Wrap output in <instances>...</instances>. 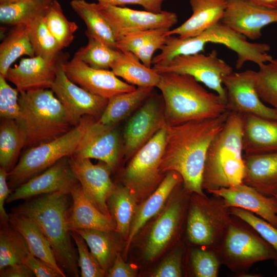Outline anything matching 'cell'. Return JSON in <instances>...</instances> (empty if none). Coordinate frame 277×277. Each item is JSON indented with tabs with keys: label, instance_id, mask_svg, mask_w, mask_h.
I'll return each instance as SVG.
<instances>
[{
	"label": "cell",
	"instance_id": "6da1fadb",
	"mask_svg": "<svg viewBox=\"0 0 277 277\" xmlns=\"http://www.w3.org/2000/svg\"><path fill=\"white\" fill-rule=\"evenodd\" d=\"M188 121L174 126L167 125L165 143L160 166L164 175L179 173L183 187L189 193L204 194L202 176L209 147L223 127L229 114Z\"/></svg>",
	"mask_w": 277,
	"mask_h": 277
},
{
	"label": "cell",
	"instance_id": "7a4b0ae2",
	"mask_svg": "<svg viewBox=\"0 0 277 277\" xmlns=\"http://www.w3.org/2000/svg\"><path fill=\"white\" fill-rule=\"evenodd\" d=\"M71 207L70 192L58 191L27 199L12 212L33 221L50 243L56 261L66 275L78 277V258L72 243L69 224Z\"/></svg>",
	"mask_w": 277,
	"mask_h": 277
},
{
	"label": "cell",
	"instance_id": "3957f363",
	"mask_svg": "<svg viewBox=\"0 0 277 277\" xmlns=\"http://www.w3.org/2000/svg\"><path fill=\"white\" fill-rule=\"evenodd\" d=\"M160 75L156 87L163 96L167 125L213 118L228 110L217 94L207 90L193 77L172 72Z\"/></svg>",
	"mask_w": 277,
	"mask_h": 277
},
{
	"label": "cell",
	"instance_id": "277c9868",
	"mask_svg": "<svg viewBox=\"0 0 277 277\" xmlns=\"http://www.w3.org/2000/svg\"><path fill=\"white\" fill-rule=\"evenodd\" d=\"M243 114L230 111L226 122L208 149L202 188L208 192L243 183L245 164Z\"/></svg>",
	"mask_w": 277,
	"mask_h": 277
},
{
	"label": "cell",
	"instance_id": "5b68a950",
	"mask_svg": "<svg viewBox=\"0 0 277 277\" xmlns=\"http://www.w3.org/2000/svg\"><path fill=\"white\" fill-rule=\"evenodd\" d=\"M20 114L16 120L31 147L55 139L75 126L50 89L19 92Z\"/></svg>",
	"mask_w": 277,
	"mask_h": 277
},
{
	"label": "cell",
	"instance_id": "8992f818",
	"mask_svg": "<svg viewBox=\"0 0 277 277\" xmlns=\"http://www.w3.org/2000/svg\"><path fill=\"white\" fill-rule=\"evenodd\" d=\"M214 251L221 264L239 273L259 262L277 261L274 249L248 223L234 215Z\"/></svg>",
	"mask_w": 277,
	"mask_h": 277
},
{
	"label": "cell",
	"instance_id": "52a82bcc",
	"mask_svg": "<svg viewBox=\"0 0 277 277\" xmlns=\"http://www.w3.org/2000/svg\"><path fill=\"white\" fill-rule=\"evenodd\" d=\"M92 116H85L66 133L32 146L24 152L8 173V184L13 190L40 174L60 160L72 155L76 150Z\"/></svg>",
	"mask_w": 277,
	"mask_h": 277
},
{
	"label": "cell",
	"instance_id": "ba28073f",
	"mask_svg": "<svg viewBox=\"0 0 277 277\" xmlns=\"http://www.w3.org/2000/svg\"><path fill=\"white\" fill-rule=\"evenodd\" d=\"M186 219V235L190 243L215 250L232 215L222 198L191 193Z\"/></svg>",
	"mask_w": 277,
	"mask_h": 277
},
{
	"label": "cell",
	"instance_id": "9c48e42d",
	"mask_svg": "<svg viewBox=\"0 0 277 277\" xmlns=\"http://www.w3.org/2000/svg\"><path fill=\"white\" fill-rule=\"evenodd\" d=\"M167 125L159 131L130 159L122 181L135 195L138 202L148 197L165 175L160 171L164 148Z\"/></svg>",
	"mask_w": 277,
	"mask_h": 277
},
{
	"label": "cell",
	"instance_id": "30bf717a",
	"mask_svg": "<svg viewBox=\"0 0 277 277\" xmlns=\"http://www.w3.org/2000/svg\"><path fill=\"white\" fill-rule=\"evenodd\" d=\"M153 68L160 74L172 72L190 75L213 90L227 104L222 77L233 72V69L218 56L215 50L207 55L199 53L177 55L165 64L154 65Z\"/></svg>",
	"mask_w": 277,
	"mask_h": 277
},
{
	"label": "cell",
	"instance_id": "8fae6325",
	"mask_svg": "<svg viewBox=\"0 0 277 277\" xmlns=\"http://www.w3.org/2000/svg\"><path fill=\"white\" fill-rule=\"evenodd\" d=\"M97 6L100 12L112 29L116 41L135 32L156 29L170 30L178 21L177 15L172 12L153 13L98 3Z\"/></svg>",
	"mask_w": 277,
	"mask_h": 277
},
{
	"label": "cell",
	"instance_id": "7c38bea8",
	"mask_svg": "<svg viewBox=\"0 0 277 277\" xmlns=\"http://www.w3.org/2000/svg\"><path fill=\"white\" fill-rule=\"evenodd\" d=\"M256 71L246 70L232 72L222 77L227 93V106L230 111L255 115L277 121V109L266 106L255 87Z\"/></svg>",
	"mask_w": 277,
	"mask_h": 277
},
{
	"label": "cell",
	"instance_id": "4fadbf2b",
	"mask_svg": "<svg viewBox=\"0 0 277 277\" xmlns=\"http://www.w3.org/2000/svg\"><path fill=\"white\" fill-rule=\"evenodd\" d=\"M67 58L68 56L66 57L60 63L50 89L65 107L76 126L85 116L100 118L108 100L91 93L67 76L63 64Z\"/></svg>",
	"mask_w": 277,
	"mask_h": 277
},
{
	"label": "cell",
	"instance_id": "5bb4252c",
	"mask_svg": "<svg viewBox=\"0 0 277 277\" xmlns=\"http://www.w3.org/2000/svg\"><path fill=\"white\" fill-rule=\"evenodd\" d=\"M150 95L127 123L123 134L122 152L125 159H130L159 131L167 124L164 107Z\"/></svg>",
	"mask_w": 277,
	"mask_h": 277
},
{
	"label": "cell",
	"instance_id": "9a60e30c",
	"mask_svg": "<svg viewBox=\"0 0 277 277\" xmlns=\"http://www.w3.org/2000/svg\"><path fill=\"white\" fill-rule=\"evenodd\" d=\"M69 161L87 199L102 213L112 216L107 201L116 185L110 177L112 172L111 168L101 161L94 164L90 159H77L70 156Z\"/></svg>",
	"mask_w": 277,
	"mask_h": 277
},
{
	"label": "cell",
	"instance_id": "2e32d148",
	"mask_svg": "<svg viewBox=\"0 0 277 277\" xmlns=\"http://www.w3.org/2000/svg\"><path fill=\"white\" fill-rule=\"evenodd\" d=\"M184 188L169 202L152 225L144 247V257L153 261L177 234L185 216L189 198Z\"/></svg>",
	"mask_w": 277,
	"mask_h": 277
},
{
	"label": "cell",
	"instance_id": "e0dca14e",
	"mask_svg": "<svg viewBox=\"0 0 277 277\" xmlns=\"http://www.w3.org/2000/svg\"><path fill=\"white\" fill-rule=\"evenodd\" d=\"M115 125H105L93 117L81 141L71 156L77 159H95L106 163L113 171L118 163L121 142Z\"/></svg>",
	"mask_w": 277,
	"mask_h": 277
},
{
	"label": "cell",
	"instance_id": "ac0fdd59",
	"mask_svg": "<svg viewBox=\"0 0 277 277\" xmlns=\"http://www.w3.org/2000/svg\"><path fill=\"white\" fill-rule=\"evenodd\" d=\"M63 69L72 82L92 94L108 100L136 89L134 86L119 79L111 70L95 69L73 58L64 63Z\"/></svg>",
	"mask_w": 277,
	"mask_h": 277
},
{
	"label": "cell",
	"instance_id": "d6986e66",
	"mask_svg": "<svg viewBox=\"0 0 277 277\" xmlns=\"http://www.w3.org/2000/svg\"><path fill=\"white\" fill-rule=\"evenodd\" d=\"M79 183L71 169L69 157H65L13 190L6 202L27 200L58 191L70 192Z\"/></svg>",
	"mask_w": 277,
	"mask_h": 277
},
{
	"label": "cell",
	"instance_id": "ffe728a7",
	"mask_svg": "<svg viewBox=\"0 0 277 277\" xmlns=\"http://www.w3.org/2000/svg\"><path fill=\"white\" fill-rule=\"evenodd\" d=\"M67 54L50 59L39 56L22 58L18 65L10 67L5 77L19 92L50 89L61 61Z\"/></svg>",
	"mask_w": 277,
	"mask_h": 277
},
{
	"label": "cell",
	"instance_id": "44dd1931",
	"mask_svg": "<svg viewBox=\"0 0 277 277\" xmlns=\"http://www.w3.org/2000/svg\"><path fill=\"white\" fill-rule=\"evenodd\" d=\"M221 22L247 38L255 40L262 36L263 28L277 23V9L259 8L245 0H226Z\"/></svg>",
	"mask_w": 277,
	"mask_h": 277
},
{
	"label": "cell",
	"instance_id": "7402d4cb",
	"mask_svg": "<svg viewBox=\"0 0 277 277\" xmlns=\"http://www.w3.org/2000/svg\"><path fill=\"white\" fill-rule=\"evenodd\" d=\"M207 192L222 198L228 207L248 211L277 228V200L274 196H266L243 183Z\"/></svg>",
	"mask_w": 277,
	"mask_h": 277
},
{
	"label": "cell",
	"instance_id": "603a6c76",
	"mask_svg": "<svg viewBox=\"0 0 277 277\" xmlns=\"http://www.w3.org/2000/svg\"><path fill=\"white\" fill-rule=\"evenodd\" d=\"M182 183V178L179 173L169 171L157 188L137 205L126 241L125 253L128 251L133 239L140 229L150 219L162 211L172 191Z\"/></svg>",
	"mask_w": 277,
	"mask_h": 277
},
{
	"label": "cell",
	"instance_id": "cb8c5ba5",
	"mask_svg": "<svg viewBox=\"0 0 277 277\" xmlns=\"http://www.w3.org/2000/svg\"><path fill=\"white\" fill-rule=\"evenodd\" d=\"M244 155L277 152V121L243 114Z\"/></svg>",
	"mask_w": 277,
	"mask_h": 277
},
{
	"label": "cell",
	"instance_id": "d4e9b609",
	"mask_svg": "<svg viewBox=\"0 0 277 277\" xmlns=\"http://www.w3.org/2000/svg\"><path fill=\"white\" fill-rule=\"evenodd\" d=\"M191 16L180 26L166 32V36L178 35L181 38L197 36L220 22L226 0H190Z\"/></svg>",
	"mask_w": 277,
	"mask_h": 277
},
{
	"label": "cell",
	"instance_id": "484cf974",
	"mask_svg": "<svg viewBox=\"0 0 277 277\" xmlns=\"http://www.w3.org/2000/svg\"><path fill=\"white\" fill-rule=\"evenodd\" d=\"M70 194L72 207L69 224L71 231L94 229L115 231L116 224L113 218L103 214L92 204L80 183L72 188Z\"/></svg>",
	"mask_w": 277,
	"mask_h": 277
},
{
	"label": "cell",
	"instance_id": "4316f807",
	"mask_svg": "<svg viewBox=\"0 0 277 277\" xmlns=\"http://www.w3.org/2000/svg\"><path fill=\"white\" fill-rule=\"evenodd\" d=\"M243 183L266 196L277 193V152L244 155Z\"/></svg>",
	"mask_w": 277,
	"mask_h": 277
},
{
	"label": "cell",
	"instance_id": "83f0119b",
	"mask_svg": "<svg viewBox=\"0 0 277 277\" xmlns=\"http://www.w3.org/2000/svg\"><path fill=\"white\" fill-rule=\"evenodd\" d=\"M9 225L19 232L27 242L30 252L54 269L61 277L66 276L58 265L51 246L38 226L28 217L12 212Z\"/></svg>",
	"mask_w": 277,
	"mask_h": 277
},
{
	"label": "cell",
	"instance_id": "f1b7e54d",
	"mask_svg": "<svg viewBox=\"0 0 277 277\" xmlns=\"http://www.w3.org/2000/svg\"><path fill=\"white\" fill-rule=\"evenodd\" d=\"M169 30L156 29L131 33L117 40L116 47L121 51L132 52L144 65L151 68L153 54L164 43Z\"/></svg>",
	"mask_w": 277,
	"mask_h": 277
},
{
	"label": "cell",
	"instance_id": "f546056e",
	"mask_svg": "<svg viewBox=\"0 0 277 277\" xmlns=\"http://www.w3.org/2000/svg\"><path fill=\"white\" fill-rule=\"evenodd\" d=\"M111 70L127 83L138 87H156L161 77L160 74L153 68L146 67L129 51H122Z\"/></svg>",
	"mask_w": 277,
	"mask_h": 277
},
{
	"label": "cell",
	"instance_id": "4dcf8cb0",
	"mask_svg": "<svg viewBox=\"0 0 277 277\" xmlns=\"http://www.w3.org/2000/svg\"><path fill=\"white\" fill-rule=\"evenodd\" d=\"M29 29V24L13 26L2 41L0 44V75L5 76L12 64L21 56H35Z\"/></svg>",
	"mask_w": 277,
	"mask_h": 277
},
{
	"label": "cell",
	"instance_id": "1f68e13d",
	"mask_svg": "<svg viewBox=\"0 0 277 277\" xmlns=\"http://www.w3.org/2000/svg\"><path fill=\"white\" fill-rule=\"evenodd\" d=\"M135 195L127 187L116 185L109 197L107 205L116 224L115 232L127 241L137 207Z\"/></svg>",
	"mask_w": 277,
	"mask_h": 277
},
{
	"label": "cell",
	"instance_id": "d6a6232c",
	"mask_svg": "<svg viewBox=\"0 0 277 277\" xmlns=\"http://www.w3.org/2000/svg\"><path fill=\"white\" fill-rule=\"evenodd\" d=\"M153 87H138L108 100L98 121L103 124L115 125L134 110L138 108L151 94Z\"/></svg>",
	"mask_w": 277,
	"mask_h": 277
},
{
	"label": "cell",
	"instance_id": "836d02e7",
	"mask_svg": "<svg viewBox=\"0 0 277 277\" xmlns=\"http://www.w3.org/2000/svg\"><path fill=\"white\" fill-rule=\"evenodd\" d=\"M70 6L73 11L85 22L88 38L92 37L109 47L118 50L112 30L99 11L97 3L85 0H72Z\"/></svg>",
	"mask_w": 277,
	"mask_h": 277
},
{
	"label": "cell",
	"instance_id": "e575fe53",
	"mask_svg": "<svg viewBox=\"0 0 277 277\" xmlns=\"http://www.w3.org/2000/svg\"><path fill=\"white\" fill-rule=\"evenodd\" d=\"M0 125V165L9 172L16 164L26 134L16 120L1 118Z\"/></svg>",
	"mask_w": 277,
	"mask_h": 277
},
{
	"label": "cell",
	"instance_id": "d590c367",
	"mask_svg": "<svg viewBox=\"0 0 277 277\" xmlns=\"http://www.w3.org/2000/svg\"><path fill=\"white\" fill-rule=\"evenodd\" d=\"M53 0H21L0 5L1 24L13 26L28 24L43 15Z\"/></svg>",
	"mask_w": 277,
	"mask_h": 277
},
{
	"label": "cell",
	"instance_id": "8d00e7d4",
	"mask_svg": "<svg viewBox=\"0 0 277 277\" xmlns=\"http://www.w3.org/2000/svg\"><path fill=\"white\" fill-rule=\"evenodd\" d=\"M85 240L91 252L106 272L112 264L117 251V246L113 231L94 229L74 230Z\"/></svg>",
	"mask_w": 277,
	"mask_h": 277
},
{
	"label": "cell",
	"instance_id": "74e56055",
	"mask_svg": "<svg viewBox=\"0 0 277 277\" xmlns=\"http://www.w3.org/2000/svg\"><path fill=\"white\" fill-rule=\"evenodd\" d=\"M25 239L9 224L1 225L0 269L22 263L30 253Z\"/></svg>",
	"mask_w": 277,
	"mask_h": 277
},
{
	"label": "cell",
	"instance_id": "f35d334b",
	"mask_svg": "<svg viewBox=\"0 0 277 277\" xmlns=\"http://www.w3.org/2000/svg\"><path fill=\"white\" fill-rule=\"evenodd\" d=\"M122 54V51L113 49L95 38L89 37L87 45L80 48L72 58L82 61L95 69L109 70Z\"/></svg>",
	"mask_w": 277,
	"mask_h": 277
},
{
	"label": "cell",
	"instance_id": "ab89813d",
	"mask_svg": "<svg viewBox=\"0 0 277 277\" xmlns=\"http://www.w3.org/2000/svg\"><path fill=\"white\" fill-rule=\"evenodd\" d=\"M44 19L48 30L62 49L72 43L78 26L66 18L57 0H53L50 4L44 14Z\"/></svg>",
	"mask_w": 277,
	"mask_h": 277
},
{
	"label": "cell",
	"instance_id": "60d3db41",
	"mask_svg": "<svg viewBox=\"0 0 277 277\" xmlns=\"http://www.w3.org/2000/svg\"><path fill=\"white\" fill-rule=\"evenodd\" d=\"M29 24V37L35 56L46 58L59 57L62 48L48 30L44 15Z\"/></svg>",
	"mask_w": 277,
	"mask_h": 277
},
{
	"label": "cell",
	"instance_id": "b9f144b4",
	"mask_svg": "<svg viewBox=\"0 0 277 277\" xmlns=\"http://www.w3.org/2000/svg\"><path fill=\"white\" fill-rule=\"evenodd\" d=\"M255 87L262 101L277 109V58L259 66Z\"/></svg>",
	"mask_w": 277,
	"mask_h": 277
},
{
	"label": "cell",
	"instance_id": "7bdbcfd3",
	"mask_svg": "<svg viewBox=\"0 0 277 277\" xmlns=\"http://www.w3.org/2000/svg\"><path fill=\"white\" fill-rule=\"evenodd\" d=\"M190 260L195 276H217L221 263L214 250L198 247L191 250Z\"/></svg>",
	"mask_w": 277,
	"mask_h": 277
},
{
	"label": "cell",
	"instance_id": "ee69618b",
	"mask_svg": "<svg viewBox=\"0 0 277 277\" xmlns=\"http://www.w3.org/2000/svg\"><path fill=\"white\" fill-rule=\"evenodd\" d=\"M77 249L78 266L82 277H103L106 272L101 267L97 260L89 251L87 244L84 238L76 231H70Z\"/></svg>",
	"mask_w": 277,
	"mask_h": 277
},
{
	"label": "cell",
	"instance_id": "f6af8a7d",
	"mask_svg": "<svg viewBox=\"0 0 277 277\" xmlns=\"http://www.w3.org/2000/svg\"><path fill=\"white\" fill-rule=\"evenodd\" d=\"M229 208L232 215L239 217L251 226L274 249L277 253L276 227L248 211L235 207Z\"/></svg>",
	"mask_w": 277,
	"mask_h": 277
},
{
	"label": "cell",
	"instance_id": "bcb514c9",
	"mask_svg": "<svg viewBox=\"0 0 277 277\" xmlns=\"http://www.w3.org/2000/svg\"><path fill=\"white\" fill-rule=\"evenodd\" d=\"M6 80L5 76L0 75V116L2 119L17 120L20 114L19 92Z\"/></svg>",
	"mask_w": 277,
	"mask_h": 277
},
{
	"label": "cell",
	"instance_id": "7dc6e473",
	"mask_svg": "<svg viewBox=\"0 0 277 277\" xmlns=\"http://www.w3.org/2000/svg\"><path fill=\"white\" fill-rule=\"evenodd\" d=\"M183 249L178 247L151 274L152 277H181L183 276Z\"/></svg>",
	"mask_w": 277,
	"mask_h": 277
},
{
	"label": "cell",
	"instance_id": "c3c4849f",
	"mask_svg": "<svg viewBox=\"0 0 277 277\" xmlns=\"http://www.w3.org/2000/svg\"><path fill=\"white\" fill-rule=\"evenodd\" d=\"M98 3L103 5H111L123 7L126 5H138L146 11L153 13H160L162 6L165 0H97Z\"/></svg>",
	"mask_w": 277,
	"mask_h": 277
},
{
	"label": "cell",
	"instance_id": "681fc988",
	"mask_svg": "<svg viewBox=\"0 0 277 277\" xmlns=\"http://www.w3.org/2000/svg\"><path fill=\"white\" fill-rule=\"evenodd\" d=\"M23 263L32 270L36 277H61V275L48 264L33 255L31 252L25 258Z\"/></svg>",
	"mask_w": 277,
	"mask_h": 277
},
{
	"label": "cell",
	"instance_id": "f907efd6",
	"mask_svg": "<svg viewBox=\"0 0 277 277\" xmlns=\"http://www.w3.org/2000/svg\"><path fill=\"white\" fill-rule=\"evenodd\" d=\"M137 273L136 269L131 265L125 262L118 252L114 261L107 270L106 276L108 277H134Z\"/></svg>",
	"mask_w": 277,
	"mask_h": 277
},
{
	"label": "cell",
	"instance_id": "816d5d0a",
	"mask_svg": "<svg viewBox=\"0 0 277 277\" xmlns=\"http://www.w3.org/2000/svg\"><path fill=\"white\" fill-rule=\"evenodd\" d=\"M8 172L0 168V220L1 225L9 224V214H8L4 208L5 203L12 193L7 183Z\"/></svg>",
	"mask_w": 277,
	"mask_h": 277
},
{
	"label": "cell",
	"instance_id": "f5cc1de1",
	"mask_svg": "<svg viewBox=\"0 0 277 277\" xmlns=\"http://www.w3.org/2000/svg\"><path fill=\"white\" fill-rule=\"evenodd\" d=\"M1 277H33L32 270L24 263L15 264L0 269Z\"/></svg>",
	"mask_w": 277,
	"mask_h": 277
},
{
	"label": "cell",
	"instance_id": "db71d44e",
	"mask_svg": "<svg viewBox=\"0 0 277 277\" xmlns=\"http://www.w3.org/2000/svg\"><path fill=\"white\" fill-rule=\"evenodd\" d=\"M247 3L259 8L277 9V0H245Z\"/></svg>",
	"mask_w": 277,
	"mask_h": 277
},
{
	"label": "cell",
	"instance_id": "11a10c76",
	"mask_svg": "<svg viewBox=\"0 0 277 277\" xmlns=\"http://www.w3.org/2000/svg\"><path fill=\"white\" fill-rule=\"evenodd\" d=\"M21 0H0V5L9 4Z\"/></svg>",
	"mask_w": 277,
	"mask_h": 277
},
{
	"label": "cell",
	"instance_id": "9f6ffc18",
	"mask_svg": "<svg viewBox=\"0 0 277 277\" xmlns=\"http://www.w3.org/2000/svg\"><path fill=\"white\" fill-rule=\"evenodd\" d=\"M277 200V193L274 195Z\"/></svg>",
	"mask_w": 277,
	"mask_h": 277
}]
</instances>
